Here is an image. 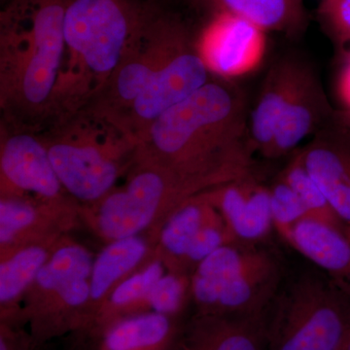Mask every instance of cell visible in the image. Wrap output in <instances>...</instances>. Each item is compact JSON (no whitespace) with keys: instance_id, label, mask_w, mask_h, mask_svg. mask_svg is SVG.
<instances>
[{"instance_id":"33","label":"cell","mask_w":350,"mask_h":350,"mask_svg":"<svg viewBox=\"0 0 350 350\" xmlns=\"http://www.w3.org/2000/svg\"><path fill=\"white\" fill-rule=\"evenodd\" d=\"M10 0H1V7L5 5Z\"/></svg>"},{"instance_id":"10","label":"cell","mask_w":350,"mask_h":350,"mask_svg":"<svg viewBox=\"0 0 350 350\" xmlns=\"http://www.w3.org/2000/svg\"><path fill=\"white\" fill-rule=\"evenodd\" d=\"M0 197L72 199L62 185L38 131L0 121Z\"/></svg>"},{"instance_id":"30","label":"cell","mask_w":350,"mask_h":350,"mask_svg":"<svg viewBox=\"0 0 350 350\" xmlns=\"http://www.w3.org/2000/svg\"><path fill=\"white\" fill-rule=\"evenodd\" d=\"M344 62L345 66L340 73L338 89H340V98L345 103L344 110L350 112V57L344 59Z\"/></svg>"},{"instance_id":"11","label":"cell","mask_w":350,"mask_h":350,"mask_svg":"<svg viewBox=\"0 0 350 350\" xmlns=\"http://www.w3.org/2000/svg\"><path fill=\"white\" fill-rule=\"evenodd\" d=\"M211 79L200 45L196 46L163 68L113 123L135 137L139 144L140 138L156 120Z\"/></svg>"},{"instance_id":"21","label":"cell","mask_w":350,"mask_h":350,"mask_svg":"<svg viewBox=\"0 0 350 350\" xmlns=\"http://www.w3.org/2000/svg\"><path fill=\"white\" fill-rule=\"evenodd\" d=\"M197 13L229 15L251 23L262 31L299 36L305 29L304 0H179Z\"/></svg>"},{"instance_id":"32","label":"cell","mask_w":350,"mask_h":350,"mask_svg":"<svg viewBox=\"0 0 350 350\" xmlns=\"http://www.w3.org/2000/svg\"><path fill=\"white\" fill-rule=\"evenodd\" d=\"M340 350H350V334L347 340H345L344 345H342Z\"/></svg>"},{"instance_id":"20","label":"cell","mask_w":350,"mask_h":350,"mask_svg":"<svg viewBox=\"0 0 350 350\" xmlns=\"http://www.w3.org/2000/svg\"><path fill=\"white\" fill-rule=\"evenodd\" d=\"M284 243L350 296V239L345 232L306 218L292 228Z\"/></svg>"},{"instance_id":"12","label":"cell","mask_w":350,"mask_h":350,"mask_svg":"<svg viewBox=\"0 0 350 350\" xmlns=\"http://www.w3.org/2000/svg\"><path fill=\"white\" fill-rule=\"evenodd\" d=\"M81 223L75 200L0 197V260L29 244L56 241Z\"/></svg>"},{"instance_id":"2","label":"cell","mask_w":350,"mask_h":350,"mask_svg":"<svg viewBox=\"0 0 350 350\" xmlns=\"http://www.w3.org/2000/svg\"><path fill=\"white\" fill-rule=\"evenodd\" d=\"M68 0H10L0 12L1 122L40 131L52 115Z\"/></svg>"},{"instance_id":"19","label":"cell","mask_w":350,"mask_h":350,"mask_svg":"<svg viewBox=\"0 0 350 350\" xmlns=\"http://www.w3.org/2000/svg\"><path fill=\"white\" fill-rule=\"evenodd\" d=\"M304 61L298 55H284L271 64L265 77L250 121L253 146L262 157L271 147Z\"/></svg>"},{"instance_id":"25","label":"cell","mask_w":350,"mask_h":350,"mask_svg":"<svg viewBox=\"0 0 350 350\" xmlns=\"http://www.w3.org/2000/svg\"><path fill=\"white\" fill-rule=\"evenodd\" d=\"M280 178L286 182L298 195L306 211H308L310 218L336 228L347 236V228L344 223L338 217L325 196L306 172L300 152L295 154L283 170Z\"/></svg>"},{"instance_id":"26","label":"cell","mask_w":350,"mask_h":350,"mask_svg":"<svg viewBox=\"0 0 350 350\" xmlns=\"http://www.w3.org/2000/svg\"><path fill=\"white\" fill-rule=\"evenodd\" d=\"M189 304H192L191 275L167 271L152 288L145 301L144 312L185 319Z\"/></svg>"},{"instance_id":"22","label":"cell","mask_w":350,"mask_h":350,"mask_svg":"<svg viewBox=\"0 0 350 350\" xmlns=\"http://www.w3.org/2000/svg\"><path fill=\"white\" fill-rule=\"evenodd\" d=\"M62 239L29 244L0 260V323L25 327L22 320L25 295Z\"/></svg>"},{"instance_id":"31","label":"cell","mask_w":350,"mask_h":350,"mask_svg":"<svg viewBox=\"0 0 350 350\" xmlns=\"http://www.w3.org/2000/svg\"><path fill=\"white\" fill-rule=\"evenodd\" d=\"M338 114H340V116L342 117L345 121H347V123L350 124V112L345 111L344 109L338 110Z\"/></svg>"},{"instance_id":"8","label":"cell","mask_w":350,"mask_h":350,"mask_svg":"<svg viewBox=\"0 0 350 350\" xmlns=\"http://www.w3.org/2000/svg\"><path fill=\"white\" fill-rule=\"evenodd\" d=\"M174 5V0H156L118 68L85 108L117 121L163 68L200 45L202 29L196 31L195 25Z\"/></svg>"},{"instance_id":"5","label":"cell","mask_w":350,"mask_h":350,"mask_svg":"<svg viewBox=\"0 0 350 350\" xmlns=\"http://www.w3.org/2000/svg\"><path fill=\"white\" fill-rule=\"evenodd\" d=\"M350 334V296L306 269L283 280L267 312V350H340Z\"/></svg>"},{"instance_id":"17","label":"cell","mask_w":350,"mask_h":350,"mask_svg":"<svg viewBox=\"0 0 350 350\" xmlns=\"http://www.w3.org/2000/svg\"><path fill=\"white\" fill-rule=\"evenodd\" d=\"M156 244L151 234L131 237L107 243L94 256L90 276L89 320L77 336L86 330L113 290L153 258Z\"/></svg>"},{"instance_id":"29","label":"cell","mask_w":350,"mask_h":350,"mask_svg":"<svg viewBox=\"0 0 350 350\" xmlns=\"http://www.w3.org/2000/svg\"><path fill=\"white\" fill-rule=\"evenodd\" d=\"M44 347L27 327L0 323V350H43Z\"/></svg>"},{"instance_id":"27","label":"cell","mask_w":350,"mask_h":350,"mask_svg":"<svg viewBox=\"0 0 350 350\" xmlns=\"http://www.w3.org/2000/svg\"><path fill=\"white\" fill-rule=\"evenodd\" d=\"M269 190L273 229L285 241L292 228L310 216L298 195L282 178H278Z\"/></svg>"},{"instance_id":"9","label":"cell","mask_w":350,"mask_h":350,"mask_svg":"<svg viewBox=\"0 0 350 350\" xmlns=\"http://www.w3.org/2000/svg\"><path fill=\"white\" fill-rule=\"evenodd\" d=\"M231 243L224 219L204 191L186 200L165 221L155 253L167 271L192 275L200 262Z\"/></svg>"},{"instance_id":"18","label":"cell","mask_w":350,"mask_h":350,"mask_svg":"<svg viewBox=\"0 0 350 350\" xmlns=\"http://www.w3.org/2000/svg\"><path fill=\"white\" fill-rule=\"evenodd\" d=\"M186 319L133 313L108 324L90 340L94 350H174Z\"/></svg>"},{"instance_id":"14","label":"cell","mask_w":350,"mask_h":350,"mask_svg":"<svg viewBox=\"0 0 350 350\" xmlns=\"http://www.w3.org/2000/svg\"><path fill=\"white\" fill-rule=\"evenodd\" d=\"M337 111L330 105L317 70L304 61L265 158L278 159L287 155L306 137H313L333 121Z\"/></svg>"},{"instance_id":"16","label":"cell","mask_w":350,"mask_h":350,"mask_svg":"<svg viewBox=\"0 0 350 350\" xmlns=\"http://www.w3.org/2000/svg\"><path fill=\"white\" fill-rule=\"evenodd\" d=\"M267 312L246 317L193 313L174 350H267Z\"/></svg>"},{"instance_id":"23","label":"cell","mask_w":350,"mask_h":350,"mask_svg":"<svg viewBox=\"0 0 350 350\" xmlns=\"http://www.w3.org/2000/svg\"><path fill=\"white\" fill-rule=\"evenodd\" d=\"M167 271L163 260L155 253L144 267L113 290L79 337L92 340L101 329L115 320L144 312L145 301L152 288Z\"/></svg>"},{"instance_id":"24","label":"cell","mask_w":350,"mask_h":350,"mask_svg":"<svg viewBox=\"0 0 350 350\" xmlns=\"http://www.w3.org/2000/svg\"><path fill=\"white\" fill-rule=\"evenodd\" d=\"M226 226L232 243L261 244L273 229L269 188L256 181L245 204Z\"/></svg>"},{"instance_id":"7","label":"cell","mask_w":350,"mask_h":350,"mask_svg":"<svg viewBox=\"0 0 350 350\" xmlns=\"http://www.w3.org/2000/svg\"><path fill=\"white\" fill-rule=\"evenodd\" d=\"M199 189L148 159L137 156L123 185L91 206H80V219L105 243L151 234L158 239L165 221Z\"/></svg>"},{"instance_id":"1","label":"cell","mask_w":350,"mask_h":350,"mask_svg":"<svg viewBox=\"0 0 350 350\" xmlns=\"http://www.w3.org/2000/svg\"><path fill=\"white\" fill-rule=\"evenodd\" d=\"M250 121L243 90L227 78H213L152 124L137 157L204 192L253 174Z\"/></svg>"},{"instance_id":"4","label":"cell","mask_w":350,"mask_h":350,"mask_svg":"<svg viewBox=\"0 0 350 350\" xmlns=\"http://www.w3.org/2000/svg\"><path fill=\"white\" fill-rule=\"evenodd\" d=\"M38 131L62 185L80 206L105 197L137 160V140L87 108L53 120Z\"/></svg>"},{"instance_id":"3","label":"cell","mask_w":350,"mask_h":350,"mask_svg":"<svg viewBox=\"0 0 350 350\" xmlns=\"http://www.w3.org/2000/svg\"><path fill=\"white\" fill-rule=\"evenodd\" d=\"M156 0H68L53 120L87 107L109 81ZM47 124V125H48Z\"/></svg>"},{"instance_id":"13","label":"cell","mask_w":350,"mask_h":350,"mask_svg":"<svg viewBox=\"0 0 350 350\" xmlns=\"http://www.w3.org/2000/svg\"><path fill=\"white\" fill-rule=\"evenodd\" d=\"M300 155L350 239V124L338 114L317 131Z\"/></svg>"},{"instance_id":"28","label":"cell","mask_w":350,"mask_h":350,"mask_svg":"<svg viewBox=\"0 0 350 350\" xmlns=\"http://www.w3.org/2000/svg\"><path fill=\"white\" fill-rule=\"evenodd\" d=\"M322 29L342 59L350 57V0H322L319 11Z\"/></svg>"},{"instance_id":"6","label":"cell","mask_w":350,"mask_h":350,"mask_svg":"<svg viewBox=\"0 0 350 350\" xmlns=\"http://www.w3.org/2000/svg\"><path fill=\"white\" fill-rule=\"evenodd\" d=\"M285 278L282 257L261 244L227 243L191 275L198 314L246 317L266 312Z\"/></svg>"},{"instance_id":"15","label":"cell","mask_w":350,"mask_h":350,"mask_svg":"<svg viewBox=\"0 0 350 350\" xmlns=\"http://www.w3.org/2000/svg\"><path fill=\"white\" fill-rule=\"evenodd\" d=\"M262 32L234 16H216L207 21L200 31V49L211 72L226 78L247 70L261 52Z\"/></svg>"}]
</instances>
